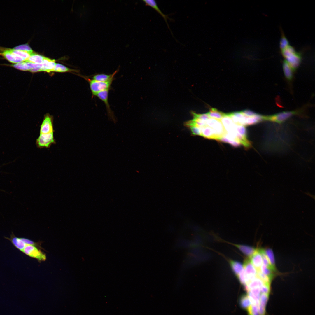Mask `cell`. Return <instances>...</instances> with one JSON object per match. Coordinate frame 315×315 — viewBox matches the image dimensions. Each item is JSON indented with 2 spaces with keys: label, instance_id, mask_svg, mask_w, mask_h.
<instances>
[{
  "label": "cell",
  "instance_id": "obj_25",
  "mask_svg": "<svg viewBox=\"0 0 315 315\" xmlns=\"http://www.w3.org/2000/svg\"><path fill=\"white\" fill-rule=\"evenodd\" d=\"M259 250L262 256V264L267 267L271 269L274 271H275L270 263L268 258L266 255L265 250L262 249H259Z\"/></svg>",
  "mask_w": 315,
  "mask_h": 315
},
{
  "label": "cell",
  "instance_id": "obj_32",
  "mask_svg": "<svg viewBox=\"0 0 315 315\" xmlns=\"http://www.w3.org/2000/svg\"><path fill=\"white\" fill-rule=\"evenodd\" d=\"M188 128L190 130L192 135L201 136V132L199 127L195 126H191Z\"/></svg>",
  "mask_w": 315,
  "mask_h": 315
},
{
  "label": "cell",
  "instance_id": "obj_36",
  "mask_svg": "<svg viewBox=\"0 0 315 315\" xmlns=\"http://www.w3.org/2000/svg\"><path fill=\"white\" fill-rule=\"evenodd\" d=\"M241 112L244 116L248 117H253L257 114L252 111L249 110H245Z\"/></svg>",
  "mask_w": 315,
  "mask_h": 315
},
{
  "label": "cell",
  "instance_id": "obj_22",
  "mask_svg": "<svg viewBox=\"0 0 315 315\" xmlns=\"http://www.w3.org/2000/svg\"><path fill=\"white\" fill-rule=\"evenodd\" d=\"M11 51L18 55L22 58L24 61L27 60L33 52H29L26 51L10 49Z\"/></svg>",
  "mask_w": 315,
  "mask_h": 315
},
{
  "label": "cell",
  "instance_id": "obj_20",
  "mask_svg": "<svg viewBox=\"0 0 315 315\" xmlns=\"http://www.w3.org/2000/svg\"><path fill=\"white\" fill-rule=\"evenodd\" d=\"M44 57L33 52L29 58L26 61V62L37 64L42 63Z\"/></svg>",
  "mask_w": 315,
  "mask_h": 315
},
{
  "label": "cell",
  "instance_id": "obj_7",
  "mask_svg": "<svg viewBox=\"0 0 315 315\" xmlns=\"http://www.w3.org/2000/svg\"><path fill=\"white\" fill-rule=\"evenodd\" d=\"M109 89L104 90L98 93L95 96H97L100 99L103 101L105 104L108 115L110 119H111L114 123L116 122V119L113 112L110 108L108 101V94Z\"/></svg>",
  "mask_w": 315,
  "mask_h": 315
},
{
  "label": "cell",
  "instance_id": "obj_4",
  "mask_svg": "<svg viewBox=\"0 0 315 315\" xmlns=\"http://www.w3.org/2000/svg\"><path fill=\"white\" fill-rule=\"evenodd\" d=\"M114 79L105 82L88 79L90 88L93 96L101 91L109 89Z\"/></svg>",
  "mask_w": 315,
  "mask_h": 315
},
{
  "label": "cell",
  "instance_id": "obj_14",
  "mask_svg": "<svg viewBox=\"0 0 315 315\" xmlns=\"http://www.w3.org/2000/svg\"><path fill=\"white\" fill-rule=\"evenodd\" d=\"M56 64L54 60H51L44 57L42 64V67L41 68V71H44L48 72L52 71Z\"/></svg>",
  "mask_w": 315,
  "mask_h": 315
},
{
  "label": "cell",
  "instance_id": "obj_24",
  "mask_svg": "<svg viewBox=\"0 0 315 315\" xmlns=\"http://www.w3.org/2000/svg\"><path fill=\"white\" fill-rule=\"evenodd\" d=\"M265 252L271 265L275 271V260L272 250L271 249H268L265 250Z\"/></svg>",
  "mask_w": 315,
  "mask_h": 315
},
{
  "label": "cell",
  "instance_id": "obj_19",
  "mask_svg": "<svg viewBox=\"0 0 315 315\" xmlns=\"http://www.w3.org/2000/svg\"><path fill=\"white\" fill-rule=\"evenodd\" d=\"M230 264L233 271L237 276L244 269L243 265L239 261L231 260L230 261Z\"/></svg>",
  "mask_w": 315,
  "mask_h": 315
},
{
  "label": "cell",
  "instance_id": "obj_33",
  "mask_svg": "<svg viewBox=\"0 0 315 315\" xmlns=\"http://www.w3.org/2000/svg\"><path fill=\"white\" fill-rule=\"evenodd\" d=\"M237 276L241 283L245 286L246 285V280L244 268L242 271Z\"/></svg>",
  "mask_w": 315,
  "mask_h": 315
},
{
  "label": "cell",
  "instance_id": "obj_9",
  "mask_svg": "<svg viewBox=\"0 0 315 315\" xmlns=\"http://www.w3.org/2000/svg\"><path fill=\"white\" fill-rule=\"evenodd\" d=\"M52 119L48 115L46 116L40 126V134H46L54 132Z\"/></svg>",
  "mask_w": 315,
  "mask_h": 315
},
{
  "label": "cell",
  "instance_id": "obj_35",
  "mask_svg": "<svg viewBox=\"0 0 315 315\" xmlns=\"http://www.w3.org/2000/svg\"><path fill=\"white\" fill-rule=\"evenodd\" d=\"M241 304L243 307L246 308H248L251 305V302L248 296H246L242 298Z\"/></svg>",
  "mask_w": 315,
  "mask_h": 315
},
{
  "label": "cell",
  "instance_id": "obj_1",
  "mask_svg": "<svg viewBox=\"0 0 315 315\" xmlns=\"http://www.w3.org/2000/svg\"><path fill=\"white\" fill-rule=\"evenodd\" d=\"M282 55L293 71L295 70L300 64L301 60V54L296 51L294 48L289 45L281 50Z\"/></svg>",
  "mask_w": 315,
  "mask_h": 315
},
{
  "label": "cell",
  "instance_id": "obj_27",
  "mask_svg": "<svg viewBox=\"0 0 315 315\" xmlns=\"http://www.w3.org/2000/svg\"><path fill=\"white\" fill-rule=\"evenodd\" d=\"M218 140L223 142L228 143L235 147L239 146L241 144L238 141L228 139L224 136L221 137Z\"/></svg>",
  "mask_w": 315,
  "mask_h": 315
},
{
  "label": "cell",
  "instance_id": "obj_2",
  "mask_svg": "<svg viewBox=\"0 0 315 315\" xmlns=\"http://www.w3.org/2000/svg\"><path fill=\"white\" fill-rule=\"evenodd\" d=\"M298 112L296 110L284 111L272 115L263 116V120L281 123L293 116L298 114Z\"/></svg>",
  "mask_w": 315,
  "mask_h": 315
},
{
  "label": "cell",
  "instance_id": "obj_18",
  "mask_svg": "<svg viewBox=\"0 0 315 315\" xmlns=\"http://www.w3.org/2000/svg\"><path fill=\"white\" fill-rule=\"evenodd\" d=\"M235 246L244 254L250 257L254 253L255 249L253 247L245 245L236 244Z\"/></svg>",
  "mask_w": 315,
  "mask_h": 315
},
{
  "label": "cell",
  "instance_id": "obj_10",
  "mask_svg": "<svg viewBox=\"0 0 315 315\" xmlns=\"http://www.w3.org/2000/svg\"><path fill=\"white\" fill-rule=\"evenodd\" d=\"M143 1L145 3L146 6H150L154 9L162 17L165 21L168 28L170 30L171 34L173 36L172 32L170 28L167 21V20H169L170 21H173V19L170 18L168 16V15H165L162 12L158 6L155 1L154 0H144Z\"/></svg>",
  "mask_w": 315,
  "mask_h": 315
},
{
  "label": "cell",
  "instance_id": "obj_29",
  "mask_svg": "<svg viewBox=\"0 0 315 315\" xmlns=\"http://www.w3.org/2000/svg\"><path fill=\"white\" fill-rule=\"evenodd\" d=\"M257 276L265 283H270L271 281L267 276L262 273L260 270H257Z\"/></svg>",
  "mask_w": 315,
  "mask_h": 315
},
{
  "label": "cell",
  "instance_id": "obj_34",
  "mask_svg": "<svg viewBox=\"0 0 315 315\" xmlns=\"http://www.w3.org/2000/svg\"><path fill=\"white\" fill-rule=\"evenodd\" d=\"M13 49L16 50L26 51L29 52H33L31 48L27 44L22 45L15 47Z\"/></svg>",
  "mask_w": 315,
  "mask_h": 315
},
{
  "label": "cell",
  "instance_id": "obj_5",
  "mask_svg": "<svg viewBox=\"0 0 315 315\" xmlns=\"http://www.w3.org/2000/svg\"><path fill=\"white\" fill-rule=\"evenodd\" d=\"M56 144L54 133L46 134H40L36 140V144L39 148H48Z\"/></svg>",
  "mask_w": 315,
  "mask_h": 315
},
{
  "label": "cell",
  "instance_id": "obj_23",
  "mask_svg": "<svg viewBox=\"0 0 315 315\" xmlns=\"http://www.w3.org/2000/svg\"><path fill=\"white\" fill-rule=\"evenodd\" d=\"M260 270L262 273L267 276L271 281L272 280L274 276V271L272 270L262 264Z\"/></svg>",
  "mask_w": 315,
  "mask_h": 315
},
{
  "label": "cell",
  "instance_id": "obj_17",
  "mask_svg": "<svg viewBox=\"0 0 315 315\" xmlns=\"http://www.w3.org/2000/svg\"><path fill=\"white\" fill-rule=\"evenodd\" d=\"M283 67L286 78L289 80H291L293 78V72L294 71L285 60L283 62Z\"/></svg>",
  "mask_w": 315,
  "mask_h": 315
},
{
  "label": "cell",
  "instance_id": "obj_13",
  "mask_svg": "<svg viewBox=\"0 0 315 315\" xmlns=\"http://www.w3.org/2000/svg\"><path fill=\"white\" fill-rule=\"evenodd\" d=\"M198 127L201 130V136L208 139L218 140V138L216 132L211 128L207 125Z\"/></svg>",
  "mask_w": 315,
  "mask_h": 315
},
{
  "label": "cell",
  "instance_id": "obj_6",
  "mask_svg": "<svg viewBox=\"0 0 315 315\" xmlns=\"http://www.w3.org/2000/svg\"><path fill=\"white\" fill-rule=\"evenodd\" d=\"M206 125L215 130L218 138V140L223 137L226 133L223 125L220 120L210 118L206 120Z\"/></svg>",
  "mask_w": 315,
  "mask_h": 315
},
{
  "label": "cell",
  "instance_id": "obj_8",
  "mask_svg": "<svg viewBox=\"0 0 315 315\" xmlns=\"http://www.w3.org/2000/svg\"><path fill=\"white\" fill-rule=\"evenodd\" d=\"M243 267L245 273L246 285L257 276V271L249 259L245 260Z\"/></svg>",
  "mask_w": 315,
  "mask_h": 315
},
{
  "label": "cell",
  "instance_id": "obj_28",
  "mask_svg": "<svg viewBox=\"0 0 315 315\" xmlns=\"http://www.w3.org/2000/svg\"><path fill=\"white\" fill-rule=\"evenodd\" d=\"M236 129L237 132L241 135L247 138L246 131L244 126L236 124Z\"/></svg>",
  "mask_w": 315,
  "mask_h": 315
},
{
  "label": "cell",
  "instance_id": "obj_26",
  "mask_svg": "<svg viewBox=\"0 0 315 315\" xmlns=\"http://www.w3.org/2000/svg\"><path fill=\"white\" fill-rule=\"evenodd\" d=\"M70 69L66 66L58 63H56L52 71L63 72L68 71Z\"/></svg>",
  "mask_w": 315,
  "mask_h": 315
},
{
  "label": "cell",
  "instance_id": "obj_3",
  "mask_svg": "<svg viewBox=\"0 0 315 315\" xmlns=\"http://www.w3.org/2000/svg\"><path fill=\"white\" fill-rule=\"evenodd\" d=\"M36 246L25 243L20 251L29 256L39 261L45 260L46 259V255L40 250H38Z\"/></svg>",
  "mask_w": 315,
  "mask_h": 315
},
{
  "label": "cell",
  "instance_id": "obj_15",
  "mask_svg": "<svg viewBox=\"0 0 315 315\" xmlns=\"http://www.w3.org/2000/svg\"><path fill=\"white\" fill-rule=\"evenodd\" d=\"M118 71H116L112 74H95L92 76V79L96 80L101 82H107L111 80L114 79L115 75L118 72Z\"/></svg>",
  "mask_w": 315,
  "mask_h": 315
},
{
  "label": "cell",
  "instance_id": "obj_30",
  "mask_svg": "<svg viewBox=\"0 0 315 315\" xmlns=\"http://www.w3.org/2000/svg\"><path fill=\"white\" fill-rule=\"evenodd\" d=\"M282 36L280 40V47L281 50L288 45H289V42L287 38L284 35L283 32L282 31Z\"/></svg>",
  "mask_w": 315,
  "mask_h": 315
},
{
  "label": "cell",
  "instance_id": "obj_11",
  "mask_svg": "<svg viewBox=\"0 0 315 315\" xmlns=\"http://www.w3.org/2000/svg\"><path fill=\"white\" fill-rule=\"evenodd\" d=\"M2 55L10 62L17 63L24 61V60L18 55L11 51L10 49H5L0 53Z\"/></svg>",
  "mask_w": 315,
  "mask_h": 315
},
{
  "label": "cell",
  "instance_id": "obj_31",
  "mask_svg": "<svg viewBox=\"0 0 315 315\" xmlns=\"http://www.w3.org/2000/svg\"><path fill=\"white\" fill-rule=\"evenodd\" d=\"M193 118L200 120H206L210 118L207 113L203 114H198L194 112H192Z\"/></svg>",
  "mask_w": 315,
  "mask_h": 315
},
{
  "label": "cell",
  "instance_id": "obj_12",
  "mask_svg": "<svg viewBox=\"0 0 315 315\" xmlns=\"http://www.w3.org/2000/svg\"><path fill=\"white\" fill-rule=\"evenodd\" d=\"M249 259L257 271L260 270L262 264V260L259 249L255 250L253 253L250 257Z\"/></svg>",
  "mask_w": 315,
  "mask_h": 315
},
{
  "label": "cell",
  "instance_id": "obj_21",
  "mask_svg": "<svg viewBox=\"0 0 315 315\" xmlns=\"http://www.w3.org/2000/svg\"><path fill=\"white\" fill-rule=\"evenodd\" d=\"M210 118L220 120L225 114L214 108H211L209 111L207 113Z\"/></svg>",
  "mask_w": 315,
  "mask_h": 315
},
{
  "label": "cell",
  "instance_id": "obj_16",
  "mask_svg": "<svg viewBox=\"0 0 315 315\" xmlns=\"http://www.w3.org/2000/svg\"><path fill=\"white\" fill-rule=\"evenodd\" d=\"M265 283L256 276L253 279L248 283L245 286L247 290L254 288H259Z\"/></svg>",
  "mask_w": 315,
  "mask_h": 315
}]
</instances>
